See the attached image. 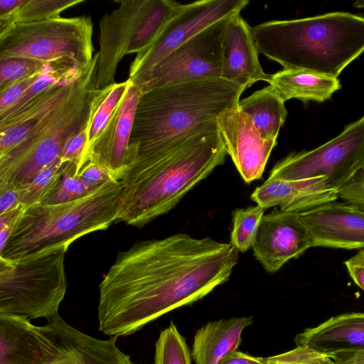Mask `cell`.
Returning <instances> with one entry per match:
<instances>
[{
  "label": "cell",
  "mask_w": 364,
  "mask_h": 364,
  "mask_svg": "<svg viewBox=\"0 0 364 364\" xmlns=\"http://www.w3.org/2000/svg\"><path fill=\"white\" fill-rule=\"evenodd\" d=\"M238 250L211 237L177 233L118 252L99 285V331L129 336L226 282Z\"/></svg>",
  "instance_id": "6da1fadb"
},
{
  "label": "cell",
  "mask_w": 364,
  "mask_h": 364,
  "mask_svg": "<svg viewBox=\"0 0 364 364\" xmlns=\"http://www.w3.org/2000/svg\"><path fill=\"white\" fill-rule=\"evenodd\" d=\"M227 154L214 121L165 149L138 157L121 180L116 221L142 227L167 213L223 164Z\"/></svg>",
  "instance_id": "7a4b0ae2"
},
{
  "label": "cell",
  "mask_w": 364,
  "mask_h": 364,
  "mask_svg": "<svg viewBox=\"0 0 364 364\" xmlns=\"http://www.w3.org/2000/svg\"><path fill=\"white\" fill-rule=\"evenodd\" d=\"M257 51L284 70H304L336 77L364 53V17L348 12L252 27Z\"/></svg>",
  "instance_id": "3957f363"
},
{
  "label": "cell",
  "mask_w": 364,
  "mask_h": 364,
  "mask_svg": "<svg viewBox=\"0 0 364 364\" xmlns=\"http://www.w3.org/2000/svg\"><path fill=\"white\" fill-rule=\"evenodd\" d=\"M245 90L222 78L172 85L141 94L129 141L134 161L165 149L237 105Z\"/></svg>",
  "instance_id": "277c9868"
},
{
  "label": "cell",
  "mask_w": 364,
  "mask_h": 364,
  "mask_svg": "<svg viewBox=\"0 0 364 364\" xmlns=\"http://www.w3.org/2000/svg\"><path fill=\"white\" fill-rule=\"evenodd\" d=\"M123 185L111 180L80 199L41 204L23 210L0 258L15 261L70 245L114 221Z\"/></svg>",
  "instance_id": "5b68a950"
},
{
  "label": "cell",
  "mask_w": 364,
  "mask_h": 364,
  "mask_svg": "<svg viewBox=\"0 0 364 364\" xmlns=\"http://www.w3.org/2000/svg\"><path fill=\"white\" fill-rule=\"evenodd\" d=\"M92 31L85 16L14 23L0 31V58H25L82 73L94 58Z\"/></svg>",
  "instance_id": "8992f818"
},
{
  "label": "cell",
  "mask_w": 364,
  "mask_h": 364,
  "mask_svg": "<svg viewBox=\"0 0 364 364\" xmlns=\"http://www.w3.org/2000/svg\"><path fill=\"white\" fill-rule=\"evenodd\" d=\"M95 74L41 129L0 156V186H21L60 158L66 142L85 127L105 89L95 87Z\"/></svg>",
  "instance_id": "52a82bcc"
},
{
  "label": "cell",
  "mask_w": 364,
  "mask_h": 364,
  "mask_svg": "<svg viewBox=\"0 0 364 364\" xmlns=\"http://www.w3.org/2000/svg\"><path fill=\"white\" fill-rule=\"evenodd\" d=\"M119 7L100 19L95 87L113 85L117 65L128 54L148 48L184 4L171 0L115 1Z\"/></svg>",
  "instance_id": "ba28073f"
},
{
  "label": "cell",
  "mask_w": 364,
  "mask_h": 364,
  "mask_svg": "<svg viewBox=\"0 0 364 364\" xmlns=\"http://www.w3.org/2000/svg\"><path fill=\"white\" fill-rule=\"evenodd\" d=\"M67 250L60 247L15 261L0 258V314L29 320L57 315L68 288Z\"/></svg>",
  "instance_id": "9c48e42d"
},
{
  "label": "cell",
  "mask_w": 364,
  "mask_h": 364,
  "mask_svg": "<svg viewBox=\"0 0 364 364\" xmlns=\"http://www.w3.org/2000/svg\"><path fill=\"white\" fill-rule=\"evenodd\" d=\"M363 167L364 115L325 144L288 154L273 166L268 178L299 181L324 176L338 194Z\"/></svg>",
  "instance_id": "30bf717a"
},
{
  "label": "cell",
  "mask_w": 364,
  "mask_h": 364,
  "mask_svg": "<svg viewBox=\"0 0 364 364\" xmlns=\"http://www.w3.org/2000/svg\"><path fill=\"white\" fill-rule=\"evenodd\" d=\"M230 18L209 26L149 70L128 79L142 93L172 85L220 79L223 42Z\"/></svg>",
  "instance_id": "8fae6325"
},
{
  "label": "cell",
  "mask_w": 364,
  "mask_h": 364,
  "mask_svg": "<svg viewBox=\"0 0 364 364\" xmlns=\"http://www.w3.org/2000/svg\"><path fill=\"white\" fill-rule=\"evenodd\" d=\"M248 4L247 0H200L184 4L182 10L168 22L156 41L136 55L130 65L129 78L149 70L209 26L240 14Z\"/></svg>",
  "instance_id": "7c38bea8"
},
{
  "label": "cell",
  "mask_w": 364,
  "mask_h": 364,
  "mask_svg": "<svg viewBox=\"0 0 364 364\" xmlns=\"http://www.w3.org/2000/svg\"><path fill=\"white\" fill-rule=\"evenodd\" d=\"M99 52L75 80L59 82L16 114L0 121V156L43 127L73 95L96 73Z\"/></svg>",
  "instance_id": "4fadbf2b"
},
{
  "label": "cell",
  "mask_w": 364,
  "mask_h": 364,
  "mask_svg": "<svg viewBox=\"0 0 364 364\" xmlns=\"http://www.w3.org/2000/svg\"><path fill=\"white\" fill-rule=\"evenodd\" d=\"M252 247L265 271L272 274L313 247V242L298 213L274 207L262 217Z\"/></svg>",
  "instance_id": "5bb4252c"
},
{
  "label": "cell",
  "mask_w": 364,
  "mask_h": 364,
  "mask_svg": "<svg viewBox=\"0 0 364 364\" xmlns=\"http://www.w3.org/2000/svg\"><path fill=\"white\" fill-rule=\"evenodd\" d=\"M216 122L227 154L244 181L262 178L277 140L263 138L239 103L222 113Z\"/></svg>",
  "instance_id": "9a60e30c"
},
{
  "label": "cell",
  "mask_w": 364,
  "mask_h": 364,
  "mask_svg": "<svg viewBox=\"0 0 364 364\" xmlns=\"http://www.w3.org/2000/svg\"><path fill=\"white\" fill-rule=\"evenodd\" d=\"M141 94L130 80L124 97L91 146L86 157V163L91 161L102 166L116 181H121L133 164L129 146Z\"/></svg>",
  "instance_id": "2e32d148"
},
{
  "label": "cell",
  "mask_w": 364,
  "mask_h": 364,
  "mask_svg": "<svg viewBox=\"0 0 364 364\" xmlns=\"http://www.w3.org/2000/svg\"><path fill=\"white\" fill-rule=\"evenodd\" d=\"M313 247L364 249V211L355 205L332 201L298 213Z\"/></svg>",
  "instance_id": "e0dca14e"
},
{
  "label": "cell",
  "mask_w": 364,
  "mask_h": 364,
  "mask_svg": "<svg viewBox=\"0 0 364 364\" xmlns=\"http://www.w3.org/2000/svg\"><path fill=\"white\" fill-rule=\"evenodd\" d=\"M252 27L240 16L230 17L222 47L221 78L247 88L270 75L260 65Z\"/></svg>",
  "instance_id": "ac0fdd59"
},
{
  "label": "cell",
  "mask_w": 364,
  "mask_h": 364,
  "mask_svg": "<svg viewBox=\"0 0 364 364\" xmlns=\"http://www.w3.org/2000/svg\"><path fill=\"white\" fill-rule=\"evenodd\" d=\"M250 198L264 209L279 206L282 211L301 213L335 201L338 194L324 176L299 181L267 178Z\"/></svg>",
  "instance_id": "d6986e66"
},
{
  "label": "cell",
  "mask_w": 364,
  "mask_h": 364,
  "mask_svg": "<svg viewBox=\"0 0 364 364\" xmlns=\"http://www.w3.org/2000/svg\"><path fill=\"white\" fill-rule=\"evenodd\" d=\"M60 353L29 319L0 314V364H46Z\"/></svg>",
  "instance_id": "ffe728a7"
},
{
  "label": "cell",
  "mask_w": 364,
  "mask_h": 364,
  "mask_svg": "<svg viewBox=\"0 0 364 364\" xmlns=\"http://www.w3.org/2000/svg\"><path fill=\"white\" fill-rule=\"evenodd\" d=\"M38 331L53 346L73 355L79 364H134L114 338L100 340L72 327L58 314Z\"/></svg>",
  "instance_id": "44dd1931"
},
{
  "label": "cell",
  "mask_w": 364,
  "mask_h": 364,
  "mask_svg": "<svg viewBox=\"0 0 364 364\" xmlns=\"http://www.w3.org/2000/svg\"><path fill=\"white\" fill-rule=\"evenodd\" d=\"M295 342L327 354L364 350V313L333 316L298 334Z\"/></svg>",
  "instance_id": "7402d4cb"
},
{
  "label": "cell",
  "mask_w": 364,
  "mask_h": 364,
  "mask_svg": "<svg viewBox=\"0 0 364 364\" xmlns=\"http://www.w3.org/2000/svg\"><path fill=\"white\" fill-rule=\"evenodd\" d=\"M253 322L252 316L234 317L208 323L196 333L192 357L196 364H218L236 351L243 330Z\"/></svg>",
  "instance_id": "603a6c76"
},
{
  "label": "cell",
  "mask_w": 364,
  "mask_h": 364,
  "mask_svg": "<svg viewBox=\"0 0 364 364\" xmlns=\"http://www.w3.org/2000/svg\"><path fill=\"white\" fill-rule=\"evenodd\" d=\"M268 83L284 102L298 99L322 102L341 87L338 78L304 70L283 69L271 75Z\"/></svg>",
  "instance_id": "cb8c5ba5"
},
{
  "label": "cell",
  "mask_w": 364,
  "mask_h": 364,
  "mask_svg": "<svg viewBox=\"0 0 364 364\" xmlns=\"http://www.w3.org/2000/svg\"><path fill=\"white\" fill-rule=\"evenodd\" d=\"M239 107L263 138L277 140L287 111L284 102L270 85L240 101Z\"/></svg>",
  "instance_id": "d4e9b609"
},
{
  "label": "cell",
  "mask_w": 364,
  "mask_h": 364,
  "mask_svg": "<svg viewBox=\"0 0 364 364\" xmlns=\"http://www.w3.org/2000/svg\"><path fill=\"white\" fill-rule=\"evenodd\" d=\"M84 0H25L12 14L0 18V31L17 23H31L60 17L65 9Z\"/></svg>",
  "instance_id": "484cf974"
},
{
  "label": "cell",
  "mask_w": 364,
  "mask_h": 364,
  "mask_svg": "<svg viewBox=\"0 0 364 364\" xmlns=\"http://www.w3.org/2000/svg\"><path fill=\"white\" fill-rule=\"evenodd\" d=\"M65 164L58 159L21 185V207L26 209L44 204L59 183Z\"/></svg>",
  "instance_id": "4316f807"
},
{
  "label": "cell",
  "mask_w": 364,
  "mask_h": 364,
  "mask_svg": "<svg viewBox=\"0 0 364 364\" xmlns=\"http://www.w3.org/2000/svg\"><path fill=\"white\" fill-rule=\"evenodd\" d=\"M129 85L130 80L128 79L124 82H116L113 85L105 88L103 95L93 109L87 126L86 157L91 146L101 134L118 105L124 97Z\"/></svg>",
  "instance_id": "83f0119b"
},
{
  "label": "cell",
  "mask_w": 364,
  "mask_h": 364,
  "mask_svg": "<svg viewBox=\"0 0 364 364\" xmlns=\"http://www.w3.org/2000/svg\"><path fill=\"white\" fill-rule=\"evenodd\" d=\"M264 215V208L258 205L237 208L232 212V230L230 243L238 252H245L252 247Z\"/></svg>",
  "instance_id": "f1b7e54d"
},
{
  "label": "cell",
  "mask_w": 364,
  "mask_h": 364,
  "mask_svg": "<svg viewBox=\"0 0 364 364\" xmlns=\"http://www.w3.org/2000/svg\"><path fill=\"white\" fill-rule=\"evenodd\" d=\"M154 364H191L186 342L173 323L160 333L156 343Z\"/></svg>",
  "instance_id": "f546056e"
},
{
  "label": "cell",
  "mask_w": 364,
  "mask_h": 364,
  "mask_svg": "<svg viewBox=\"0 0 364 364\" xmlns=\"http://www.w3.org/2000/svg\"><path fill=\"white\" fill-rule=\"evenodd\" d=\"M76 173L77 167L75 164L65 163L59 183L44 204L75 200L95 191L85 185Z\"/></svg>",
  "instance_id": "4dcf8cb0"
},
{
  "label": "cell",
  "mask_w": 364,
  "mask_h": 364,
  "mask_svg": "<svg viewBox=\"0 0 364 364\" xmlns=\"http://www.w3.org/2000/svg\"><path fill=\"white\" fill-rule=\"evenodd\" d=\"M46 65L21 57L0 58V90L41 72Z\"/></svg>",
  "instance_id": "1f68e13d"
},
{
  "label": "cell",
  "mask_w": 364,
  "mask_h": 364,
  "mask_svg": "<svg viewBox=\"0 0 364 364\" xmlns=\"http://www.w3.org/2000/svg\"><path fill=\"white\" fill-rule=\"evenodd\" d=\"M267 364H337L333 355L301 346L267 357Z\"/></svg>",
  "instance_id": "d6a6232c"
},
{
  "label": "cell",
  "mask_w": 364,
  "mask_h": 364,
  "mask_svg": "<svg viewBox=\"0 0 364 364\" xmlns=\"http://www.w3.org/2000/svg\"><path fill=\"white\" fill-rule=\"evenodd\" d=\"M87 126L88 124L66 142L60 156L63 164L72 163L76 166L77 174L85 164Z\"/></svg>",
  "instance_id": "836d02e7"
},
{
  "label": "cell",
  "mask_w": 364,
  "mask_h": 364,
  "mask_svg": "<svg viewBox=\"0 0 364 364\" xmlns=\"http://www.w3.org/2000/svg\"><path fill=\"white\" fill-rule=\"evenodd\" d=\"M41 72L27 78L18 80L0 90V114H4L16 104L26 90L39 77Z\"/></svg>",
  "instance_id": "e575fe53"
},
{
  "label": "cell",
  "mask_w": 364,
  "mask_h": 364,
  "mask_svg": "<svg viewBox=\"0 0 364 364\" xmlns=\"http://www.w3.org/2000/svg\"><path fill=\"white\" fill-rule=\"evenodd\" d=\"M338 198L364 211V167L338 192Z\"/></svg>",
  "instance_id": "d590c367"
},
{
  "label": "cell",
  "mask_w": 364,
  "mask_h": 364,
  "mask_svg": "<svg viewBox=\"0 0 364 364\" xmlns=\"http://www.w3.org/2000/svg\"><path fill=\"white\" fill-rule=\"evenodd\" d=\"M77 175L85 185L94 190L114 180L104 168L91 161L85 164Z\"/></svg>",
  "instance_id": "8d00e7d4"
},
{
  "label": "cell",
  "mask_w": 364,
  "mask_h": 364,
  "mask_svg": "<svg viewBox=\"0 0 364 364\" xmlns=\"http://www.w3.org/2000/svg\"><path fill=\"white\" fill-rule=\"evenodd\" d=\"M23 212V209L20 206L0 215V250L8 242Z\"/></svg>",
  "instance_id": "74e56055"
},
{
  "label": "cell",
  "mask_w": 364,
  "mask_h": 364,
  "mask_svg": "<svg viewBox=\"0 0 364 364\" xmlns=\"http://www.w3.org/2000/svg\"><path fill=\"white\" fill-rule=\"evenodd\" d=\"M354 283L364 291V249L343 262Z\"/></svg>",
  "instance_id": "f35d334b"
},
{
  "label": "cell",
  "mask_w": 364,
  "mask_h": 364,
  "mask_svg": "<svg viewBox=\"0 0 364 364\" xmlns=\"http://www.w3.org/2000/svg\"><path fill=\"white\" fill-rule=\"evenodd\" d=\"M19 186H0V215L21 206Z\"/></svg>",
  "instance_id": "ab89813d"
},
{
  "label": "cell",
  "mask_w": 364,
  "mask_h": 364,
  "mask_svg": "<svg viewBox=\"0 0 364 364\" xmlns=\"http://www.w3.org/2000/svg\"><path fill=\"white\" fill-rule=\"evenodd\" d=\"M218 364H267V358L254 357L234 351L224 356Z\"/></svg>",
  "instance_id": "60d3db41"
},
{
  "label": "cell",
  "mask_w": 364,
  "mask_h": 364,
  "mask_svg": "<svg viewBox=\"0 0 364 364\" xmlns=\"http://www.w3.org/2000/svg\"><path fill=\"white\" fill-rule=\"evenodd\" d=\"M24 2L25 0H0V18L12 14Z\"/></svg>",
  "instance_id": "b9f144b4"
},
{
  "label": "cell",
  "mask_w": 364,
  "mask_h": 364,
  "mask_svg": "<svg viewBox=\"0 0 364 364\" xmlns=\"http://www.w3.org/2000/svg\"><path fill=\"white\" fill-rule=\"evenodd\" d=\"M61 350V353L47 364H79L78 360L72 355Z\"/></svg>",
  "instance_id": "7bdbcfd3"
},
{
  "label": "cell",
  "mask_w": 364,
  "mask_h": 364,
  "mask_svg": "<svg viewBox=\"0 0 364 364\" xmlns=\"http://www.w3.org/2000/svg\"><path fill=\"white\" fill-rule=\"evenodd\" d=\"M354 7L356 8H364V1H357L353 4Z\"/></svg>",
  "instance_id": "ee69618b"
},
{
  "label": "cell",
  "mask_w": 364,
  "mask_h": 364,
  "mask_svg": "<svg viewBox=\"0 0 364 364\" xmlns=\"http://www.w3.org/2000/svg\"><path fill=\"white\" fill-rule=\"evenodd\" d=\"M363 364H364V355H363Z\"/></svg>",
  "instance_id": "f6af8a7d"
},
{
  "label": "cell",
  "mask_w": 364,
  "mask_h": 364,
  "mask_svg": "<svg viewBox=\"0 0 364 364\" xmlns=\"http://www.w3.org/2000/svg\"><path fill=\"white\" fill-rule=\"evenodd\" d=\"M46 364H47V363H46Z\"/></svg>",
  "instance_id": "bcb514c9"
}]
</instances>
